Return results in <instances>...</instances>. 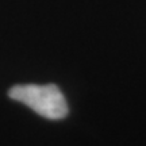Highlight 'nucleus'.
I'll use <instances>...</instances> for the list:
<instances>
[{"instance_id": "nucleus-1", "label": "nucleus", "mask_w": 146, "mask_h": 146, "mask_svg": "<svg viewBox=\"0 0 146 146\" xmlns=\"http://www.w3.org/2000/svg\"><path fill=\"white\" fill-rule=\"evenodd\" d=\"M10 99L21 102L46 119L58 120L68 115V103L56 84H21L8 91Z\"/></svg>"}]
</instances>
